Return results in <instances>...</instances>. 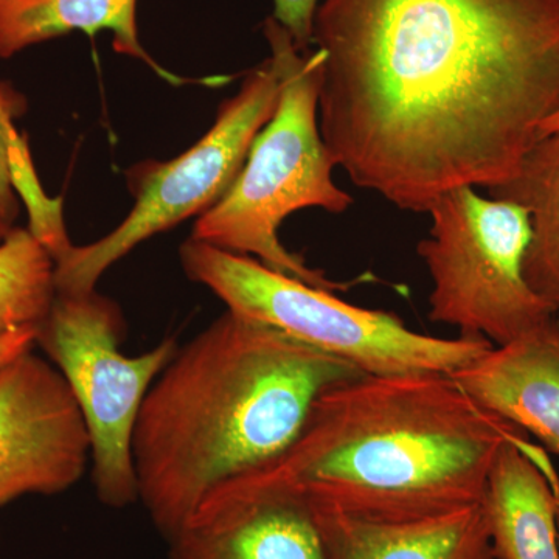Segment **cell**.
<instances>
[{"instance_id": "obj_1", "label": "cell", "mask_w": 559, "mask_h": 559, "mask_svg": "<svg viewBox=\"0 0 559 559\" xmlns=\"http://www.w3.org/2000/svg\"><path fill=\"white\" fill-rule=\"evenodd\" d=\"M319 128L401 210L516 173L559 112V0H323Z\"/></svg>"}, {"instance_id": "obj_7", "label": "cell", "mask_w": 559, "mask_h": 559, "mask_svg": "<svg viewBox=\"0 0 559 559\" xmlns=\"http://www.w3.org/2000/svg\"><path fill=\"white\" fill-rule=\"evenodd\" d=\"M123 337L119 305L95 289L55 294L36 336L79 404L90 432L95 492L110 509L139 500L135 423L151 385L179 348L175 337H167L150 352L127 356L119 348Z\"/></svg>"}, {"instance_id": "obj_11", "label": "cell", "mask_w": 559, "mask_h": 559, "mask_svg": "<svg viewBox=\"0 0 559 559\" xmlns=\"http://www.w3.org/2000/svg\"><path fill=\"white\" fill-rule=\"evenodd\" d=\"M460 388L559 455V331L544 329L488 349L450 374Z\"/></svg>"}, {"instance_id": "obj_5", "label": "cell", "mask_w": 559, "mask_h": 559, "mask_svg": "<svg viewBox=\"0 0 559 559\" xmlns=\"http://www.w3.org/2000/svg\"><path fill=\"white\" fill-rule=\"evenodd\" d=\"M179 257L187 277L212 290L227 311L347 360L366 374H452L495 347L479 336L417 333L395 314L355 307L333 290L193 238L180 246Z\"/></svg>"}, {"instance_id": "obj_9", "label": "cell", "mask_w": 559, "mask_h": 559, "mask_svg": "<svg viewBox=\"0 0 559 559\" xmlns=\"http://www.w3.org/2000/svg\"><path fill=\"white\" fill-rule=\"evenodd\" d=\"M90 460V432L60 370L33 348L11 360L0 371V507L60 495Z\"/></svg>"}, {"instance_id": "obj_10", "label": "cell", "mask_w": 559, "mask_h": 559, "mask_svg": "<svg viewBox=\"0 0 559 559\" xmlns=\"http://www.w3.org/2000/svg\"><path fill=\"white\" fill-rule=\"evenodd\" d=\"M167 543V559H330L310 498L259 473L216 488Z\"/></svg>"}, {"instance_id": "obj_8", "label": "cell", "mask_w": 559, "mask_h": 559, "mask_svg": "<svg viewBox=\"0 0 559 559\" xmlns=\"http://www.w3.org/2000/svg\"><path fill=\"white\" fill-rule=\"evenodd\" d=\"M282 81L274 61L252 70L240 91L221 105L200 142L175 159L142 162L128 171L134 207L100 240L70 246L55 260L57 293H87L117 261L154 235L204 215L230 189L250 146L274 116Z\"/></svg>"}, {"instance_id": "obj_23", "label": "cell", "mask_w": 559, "mask_h": 559, "mask_svg": "<svg viewBox=\"0 0 559 559\" xmlns=\"http://www.w3.org/2000/svg\"><path fill=\"white\" fill-rule=\"evenodd\" d=\"M557 326H558V331H559V314L557 316Z\"/></svg>"}, {"instance_id": "obj_12", "label": "cell", "mask_w": 559, "mask_h": 559, "mask_svg": "<svg viewBox=\"0 0 559 559\" xmlns=\"http://www.w3.org/2000/svg\"><path fill=\"white\" fill-rule=\"evenodd\" d=\"M559 479L546 452L507 443L481 500L495 559H559Z\"/></svg>"}, {"instance_id": "obj_16", "label": "cell", "mask_w": 559, "mask_h": 559, "mask_svg": "<svg viewBox=\"0 0 559 559\" xmlns=\"http://www.w3.org/2000/svg\"><path fill=\"white\" fill-rule=\"evenodd\" d=\"M55 260L28 229L0 241V334L38 326L53 304Z\"/></svg>"}, {"instance_id": "obj_13", "label": "cell", "mask_w": 559, "mask_h": 559, "mask_svg": "<svg viewBox=\"0 0 559 559\" xmlns=\"http://www.w3.org/2000/svg\"><path fill=\"white\" fill-rule=\"evenodd\" d=\"M314 509L330 559H495L481 503L406 522L362 520L319 503Z\"/></svg>"}, {"instance_id": "obj_14", "label": "cell", "mask_w": 559, "mask_h": 559, "mask_svg": "<svg viewBox=\"0 0 559 559\" xmlns=\"http://www.w3.org/2000/svg\"><path fill=\"white\" fill-rule=\"evenodd\" d=\"M76 31L112 32L116 51L170 79L140 44L138 0H0V60Z\"/></svg>"}, {"instance_id": "obj_4", "label": "cell", "mask_w": 559, "mask_h": 559, "mask_svg": "<svg viewBox=\"0 0 559 559\" xmlns=\"http://www.w3.org/2000/svg\"><path fill=\"white\" fill-rule=\"evenodd\" d=\"M282 92L274 116L253 140L240 175L194 223L193 240L252 257L271 270L316 286L347 290V283L312 270L278 240L283 221L299 210L344 213L352 197L334 183L333 156L319 128L323 51H300L274 17L263 25Z\"/></svg>"}, {"instance_id": "obj_20", "label": "cell", "mask_w": 559, "mask_h": 559, "mask_svg": "<svg viewBox=\"0 0 559 559\" xmlns=\"http://www.w3.org/2000/svg\"><path fill=\"white\" fill-rule=\"evenodd\" d=\"M555 131H559V112L555 114V116L544 124L543 134L547 135Z\"/></svg>"}, {"instance_id": "obj_17", "label": "cell", "mask_w": 559, "mask_h": 559, "mask_svg": "<svg viewBox=\"0 0 559 559\" xmlns=\"http://www.w3.org/2000/svg\"><path fill=\"white\" fill-rule=\"evenodd\" d=\"M13 112L0 97V221L13 226L20 215V200L13 178L14 153L22 145L11 124Z\"/></svg>"}, {"instance_id": "obj_21", "label": "cell", "mask_w": 559, "mask_h": 559, "mask_svg": "<svg viewBox=\"0 0 559 559\" xmlns=\"http://www.w3.org/2000/svg\"><path fill=\"white\" fill-rule=\"evenodd\" d=\"M13 229V226H10V224L2 223L0 221V241L3 240V238L7 237V235L10 234V230Z\"/></svg>"}, {"instance_id": "obj_22", "label": "cell", "mask_w": 559, "mask_h": 559, "mask_svg": "<svg viewBox=\"0 0 559 559\" xmlns=\"http://www.w3.org/2000/svg\"><path fill=\"white\" fill-rule=\"evenodd\" d=\"M558 538H559V509H558Z\"/></svg>"}, {"instance_id": "obj_18", "label": "cell", "mask_w": 559, "mask_h": 559, "mask_svg": "<svg viewBox=\"0 0 559 559\" xmlns=\"http://www.w3.org/2000/svg\"><path fill=\"white\" fill-rule=\"evenodd\" d=\"M319 0H274V20L289 33L300 51H308L314 36Z\"/></svg>"}, {"instance_id": "obj_3", "label": "cell", "mask_w": 559, "mask_h": 559, "mask_svg": "<svg viewBox=\"0 0 559 559\" xmlns=\"http://www.w3.org/2000/svg\"><path fill=\"white\" fill-rule=\"evenodd\" d=\"M524 430L450 374H362L323 392L299 439L259 473L349 516L406 522L480 506Z\"/></svg>"}, {"instance_id": "obj_6", "label": "cell", "mask_w": 559, "mask_h": 559, "mask_svg": "<svg viewBox=\"0 0 559 559\" xmlns=\"http://www.w3.org/2000/svg\"><path fill=\"white\" fill-rule=\"evenodd\" d=\"M428 213L432 227L418 253L432 280L430 320L495 347L557 320L558 312L525 280L527 210L460 187L441 194Z\"/></svg>"}, {"instance_id": "obj_15", "label": "cell", "mask_w": 559, "mask_h": 559, "mask_svg": "<svg viewBox=\"0 0 559 559\" xmlns=\"http://www.w3.org/2000/svg\"><path fill=\"white\" fill-rule=\"evenodd\" d=\"M489 197L527 210L532 238L524 259L530 288L559 314V131L540 138L516 173Z\"/></svg>"}, {"instance_id": "obj_2", "label": "cell", "mask_w": 559, "mask_h": 559, "mask_svg": "<svg viewBox=\"0 0 559 559\" xmlns=\"http://www.w3.org/2000/svg\"><path fill=\"white\" fill-rule=\"evenodd\" d=\"M347 360L226 311L178 348L132 437L139 502L164 539L227 481L282 457L326 390L362 377Z\"/></svg>"}, {"instance_id": "obj_19", "label": "cell", "mask_w": 559, "mask_h": 559, "mask_svg": "<svg viewBox=\"0 0 559 559\" xmlns=\"http://www.w3.org/2000/svg\"><path fill=\"white\" fill-rule=\"evenodd\" d=\"M36 336H38V326H24V329L0 334V371L22 353L35 347Z\"/></svg>"}]
</instances>
